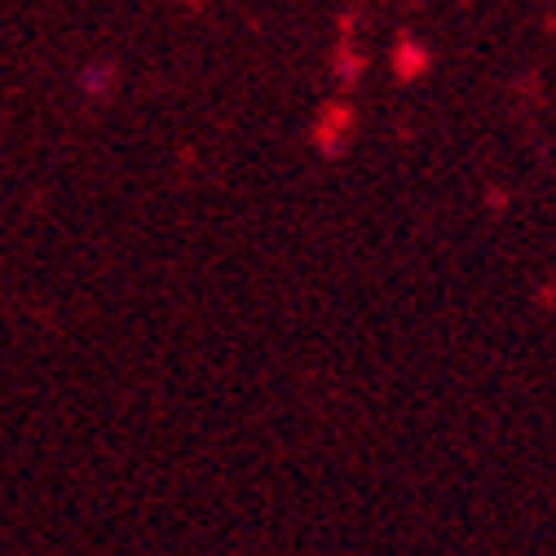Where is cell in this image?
Instances as JSON below:
<instances>
[{
    "mask_svg": "<svg viewBox=\"0 0 556 556\" xmlns=\"http://www.w3.org/2000/svg\"><path fill=\"white\" fill-rule=\"evenodd\" d=\"M76 89L89 102H106L115 93V66L111 62H85L80 72H76Z\"/></svg>",
    "mask_w": 556,
    "mask_h": 556,
    "instance_id": "1",
    "label": "cell"
}]
</instances>
